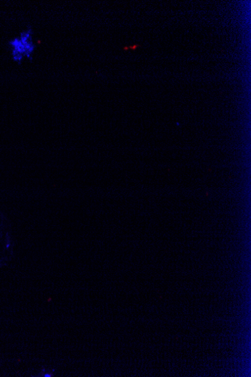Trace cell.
Returning a JSON list of instances; mask_svg holds the SVG:
<instances>
[{
	"label": "cell",
	"mask_w": 251,
	"mask_h": 377,
	"mask_svg": "<svg viewBox=\"0 0 251 377\" xmlns=\"http://www.w3.org/2000/svg\"><path fill=\"white\" fill-rule=\"evenodd\" d=\"M12 46H13V56L15 60L20 61L24 58H30L35 49L32 32L30 30L24 32L21 38L12 41Z\"/></svg>",
	"instance_id": "obj_1"
}]
</instances>
